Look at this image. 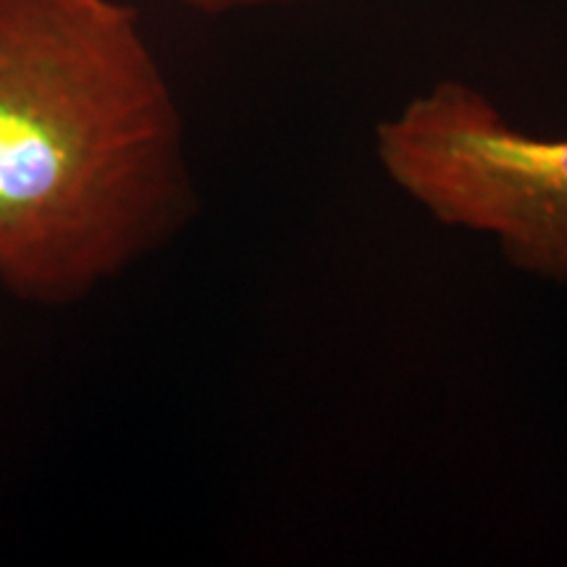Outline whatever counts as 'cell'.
<instances>
[{
  "mask_svg": "<svg viewBox=\"0 0 567 567\" xmlns=\"http://www.w3.org/2000/svg\"><path fill=\"white\" fill-rule=\"evenodd\" d=\"M179 3L200 13H231L243 9H260V6L305 3V0H179Z\"/></svg>",
  "mask_w": 567,
  "mask_h": 567,
  "instance_id": "cell-3",
  "label": "cell"
},
{
  "mask_svg": "<svg viewBox=\"0 0 567 567\" xmlns=\"http://www.w3.org/2000/svg\"><path fill=\"white\" fill-rule=\"evenodd\" d=\"M375 158L436 224L486 234L520 274L567 287V137L517 130L486 92L439 80L375 126Z\"/></svg>",
  "mask_w": 567,
  "mask_h": 567,
  "instance_id": "cell-2",
  "label": "cell"
},
{
  "mask_svg": "<svg viewBox=\"0 0 567 567\" xmlns=\"http://www.w3.org/2000/svg\"><path fill=\"white\" fill-rule=\"evenodd\" d=\"M195 208L179 103L137 9L0 0V287L80 302Z\"/></svg>",
  "mask_w": 567,
  "mask_h": 567,
  "instance_id": "cell-1",
  "label": "cell"
}]
</instances>
